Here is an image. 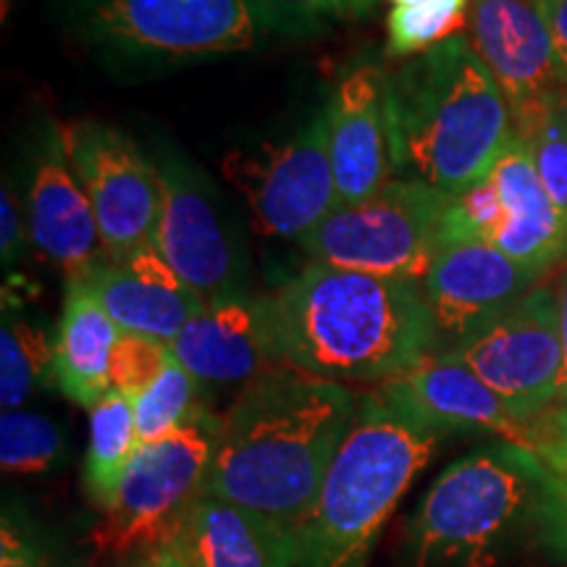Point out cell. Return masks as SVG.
Returning a JSON list of instances; mask_svg holds the SVG:
<instances>
[{
  "label": "cell",
  "instance_id": "6da1fadb",
  "mask_svg": "<svg viewBox=\"0 0 567 567\" xmlns=\"http://www.w3.org/2000/svg\"><path fill=\"white\" fill-rule=\"evenodd\" d=\"M389 567H567V486L528 444H481L425 488Z\"/></svg>",
  "mask_w": 567,
  "mask_h": 567
},
{
  "label": "cell",
  "instance_id": "7a4b0ae2",
  "mask_svg": "<svg viewBox=\"0 0 567 567\" xmlns=\"http://www.w3.org/2000/svg\"><path fill=\"white\" fill-rule=\"evenodd\" d=\"M358 400L350 386L295 368L255 379L221 413L203 494L297 530L350 431Z\"/></svg>",
  "mask_w": 567,
  "mask_h": 567
},
{
  "label": "cell",
  "instance_id": "3957f363",
  "mask_svg": "<svg viewBox=\"0 0 567 567\" xmlns=\"http://www.w3.org/2000/svg\"><path fill=\"white\" fill-rule=\"evenodd\" d=\"M266 305L281 363L344 386H379L444 350L417 281L310 264Z\"/></svg>",
  "mask_w": 567,
  "mask_h": 567
},
{
  "label": "cell",
  "instance_id": "277c9868",
  "mask_svg": "<svg viewBox=\"0 0 567 567\" xmlns=\"http://www.w3.org/2000/svg\"><path fill=\"white\" fill-rule=\"evenodd\" d=\"M394 172L457 195L492 176L513 140L507 97L463 34L389 74Z\"/></svg>",
  "mask_w": 567,
  "mask_h": 567
},
{
  "label": "cell",
  "instance_id": "5b68a950",
  "mask_svg": "<svg viewBox=\"0 0 567 567\" xmlns=\"http://www.w3.org/2000/svg\"><path fill=\"white\" fill-rule=\"evenodd\" d=\"M55 24L111 74L151 76L329 27L284 0H48Z\"/></svg>",
  "mask_w": 567,
  "mask_h": 567
},
{
  "label": "cell",
  "instance_id": "8992f818",
  "mask_svg": "<svg viewBox=\"0 0 567 567\" xmlns=\"http://www.w3.org/2000/svg\"><path fill=\"white\" fill-rule=\"evenodd\" d=\"M442 439L375 389L360 394L350 431L297 528V567H368L381 530Z\"/></svg>",
  "mask_w": 567,
  "mask_h": 567
},
{
  "label": "cell",
  "instance_id": "52a82bcc",
  "mask_svg": "<svg viewBox=\"0 0 567 567\" xmlns=\"http://www.w3.org/2000/svg\"><path fill=\"white\" fill-rule=\"evenodd\" d=\"M446 193L415 179L389 182L371 200L337 208L300 247L313 264L421 284L439 252Z\"/></svg>",
  "mask_w": 567,
  "mask_h": 567
},
{
  "label": "cell",
  "instance_id": "ba28073f",
  "mask_svg": "<svg viewBox=\"0 0 567 567\" xmlns=\"http://www.w3.org/2000/svg\"><path fill=\"white\" fill-rule=\"evenodd\" d=\"M221 415L203 408L158 442L140 444L122 484L95 530L97 547L111 555L153 549L166 542L203 494Z\"/></svg>",
  "mask_w": 567,
  "mask_h": 567
},
{
  "label": "cell",
  "instance_id": "9c48e42d",
  "mask_svg": "<svg viewBox=\"0 0 567 567\" xmlns=\"http://www.w3.org/2000/svg\"><path fill=\"white\" fill-rule=\"evenodd\" d=\"M463 363L505 402L517 423L557 405L565 373L559 305L551 289H534L507 313L452 347Z\"/></svg>",
  "mask_w": 567,
  "mask_h": 567
},
{
  "label": "cell",
  "instance_id": "30bf717a",
  "mask_svg": "<svg viewBox=\"0 0 567 567\" xmlns=\"http://www.w3.org/2000/svg\"><path fill=\"white\" fill-rule=\"evenodd\" d=\"M59 130L63 153L87 195L113 264L155 247L163 200L158 163L109 124L74 122Z\"/></svg>",
  "mask_w": 567,
  "mask_h": 567
},
{
  "label": "cell",
  "instance_id": "8fae6325",
  "mask_svg": "<svg viewBox=\"0 0 567 567\" xmlns=\"http://www.w3.org/2000/svg\"><path fill=\"white\" fill-rule=\"evenodd\" d=\"M226 174L245 193L260 234L300 245L339 208L326 105L295 137L229 155Z\"/></svg>",
  "mask_w": 567,
  "mask_h": 567
},
{
  "label": "cell",
  "instance_id": "7c38bea8",
  "mask_svg": "<svg viewBox=\"0 0 567 567\" xmlns=\"http://www.w3.org/2000/svg\"><path fill=\"white\" fill-rule=\"evenodd\" d=\"M158 172L163 200L155 250L203 302L243 292V255L210 184L179 155L161 158Z\"/></svg>",
  "mask_w": 567,
  "mask_h": 567
},
{
  "label": "cell",
  "instance_id": "4fadbf2b",
  "mask_svg": "<svg viewBox=\"0 0 567 567\" xmlns=\"http://www.w3.org/2000/svg\"><path fill=\"white\" fill-rule=\"evenodd\" d=\"M467 32L505 92L517 134H528L544 113L563 103L567 87L555 45L530 0H471Z\"/></svg>",
  "mask_w": 567,
  "mask_h": 567
},
{
  "label": "cell",
  "instance_id": "5bb4252c",
  "mask_svg": "<svg viewBox=\"0 0 567 567\" xmlns=\"http://www.w3.org/2000/svg\"><path fill=\"white\" fill-rule=\"evenodd\" d=\"M542 276L481 239L439 247L421 287L444 350L507 313Z\"/></svg>",
  "mask_w": 567,
  "mask_h": 567
},
{
  "label": "cell",
  "instance_id": "9a60e30c",
  "mask_svg": "<svg viewBox=\"0 0 567 567\" xmlns=\"http://www.w3.org/2000/svg\"><path fill=\"white\" fill-rule=\"evenodd\" d=\"M168 350L195 375L205 394L229 386L243 392L260 375L287 368L276 350L266 297L245 292L205 302Z\"/></svg>",
  "mask_w": 567,
  "mask_h": 567
},
{
  "label": "cell",
  "instance_id": "2e32d148",
  "mask_svg": "<svg viewBox=\"0 0 567 567\" xmlns=\"http://www.w3.org/2000/svg\"><path fill=\"white\" fill-rule=\"evenodd\" d=\"M386 87L389 74L381 63L360 61L344 71L326 103L339 208L371 200L392 182Z\"/></svg>",
  "mask_w": 567,
  "mask_h": 567
},
{
  "label": "cell",
  "instance_id": "e0dca14e",
  "mask_svg": "<svg viewBox=\"0 0 567 567\" xmlns=\"http://www.w3.org/2000/svg\"><path fill=\"white\" fill-rule=\"evenodd\" d=\"M375 392L436 434H492L526 444V425L467 368L455 352L429 354Z\"/></svg>",
  "mask_w": 567,
  "mask_h": 567
},
{
  "label": "cell",
  "instance_id": "ac0fdd59",
  "mask_svg": "<svg viewBox=\"0 0 567 567\" xmlns=\"http://www.w3.org/2000/svg\"><path fill=\"white\" fill-rule=\"evenodd\" d=\"M27 231L34 250L61 268L66 279H80L111 260L92 205L63 153L59 126H53L34 158L27 195Z\"/></svg>",
  "mask_w": 567,
  "mask_h": 567
},
{
  "label": "cell",
  "instance_id": "d6986e66",
  "mask_svg": "<svg viewBox=\"0 0 567 567\" xmlns=\"http://www.w3.org/2000/svg\"><path fill=\"white\" fill-rule=\"evenodd\" d=\"M166 544L189 567H297V530L218 496L200 494Z\"/></svg>",
  "mask_w": 567,
  "mask_h": 567
},
{
  "label": "cell",
  "instance_id": "ffe728a7",
  "mask_svg": "<svg viewBox=\"0 0 567 567\" xmlns=\"http://www.w3.org/2000/svg\"><path fill=\"white\" fill-rule=\"evenodd\" d=\"M492 179L505 208V221L492 237L496 250L538 274L563 264L567 258V221L538 179L530 145L523 134L515 132L507 142Z\"/></svg>",
  "mask_w": 567,
  "mask_h": 567
},
{
  "label": "cell",
  "instance_id": "44dd1931",
  "mask_svg": "<svg viewBox=\"0 0 567 567\" xmlns=\"http://www.w3.org/2000/svg\"><path fill=\"white\" fill-rule=\"evenodd\" d=\"M122 329L80 279H66L55 329L53 379L63 396L92 410L111 392V358Z\"/></svg>",
  "mask_w": 567,
  "mask_h": 567
},
{
  "label": "cell",
  "instance_id": "7402d4cb",
  "mask_svg": "<svg viewBox=\"0 0 567 567\" xmlns=\"http://www.w3.org/2000/svg\"><path fill=\"white\" fill-rule=\"evenodd\" d=\"M80 281L97 297L118 329L166 344L174 342L189 318L205 305L189 287H163L113 260L92 268L90 274L80 276Z\"/></svg>",
  "mask_w": 567,
  "mask_h": 567
},
{
  "label": "cell",
  "instance_id": "603a6c76",
  "mask_svg": "<svg viewBox=\"0 0 567 567\" xmlns=\"http://www.w3.org/2000/svg\"><path fill=\"white\" fill-rule=\"evenodd\" d=\"M137 450L140 434L132 396L111 389L90 410V439L84 455V492L101 513L111 505Z\"/></svg>",
  "mask_w": 567,
  "mask_h": 567
},
{
  "label": "cell",
  "instance_id": "cb8c5ba5",
  "mask_svg": "<svg viewBox=\"0 0 567 567\" xmlns=\"http://www.w3.org/2000/svg\"><path fill=\"white\" fill-rule=\"evenodd\" d=\"M55 337L24 318H3L0 331V405L21 410L42 386L55 384L53 379Z\"/></svg>",
  "mask_w": 567,
  "mask_h": 567
},
{
  "label": "cell",
  "instance_id": "d4e9b609",
  "mask_svg": "<svg viewBox=\"0 0 567 567\" xmlns=\"http://www.w3.org/2000/svg\"><path fill=\"white\" fill-rule=\"evenodd\" d=\"M66 457L61 425L42 413L6 410L0 417V465L9 476H34L59 467Z\"/></svg>",
  "mask_w": 567,
  "mask_h": 567
},
{
  "label": "cell",
  "instance_id": "484cf974",
  "mask_svg": "<svg viewBox=\"0 0 567 567\" xmlns=\"http://www.w3.org/2000/svg\"><path fill=\"white\" fill-rule=\"evenodd\" d=\"M132 402L140 444L158 442V439L168 436L187 423L195 413H200L203 408H208L203 386L179 360H174V354L166 371L158 375V381L147 392L134 396Z\"/></svg>",
  "mask_w": 567,
  "mask_h": 567
},
{
  "label": "cell",
  "instance_id": "4316f807",
  "mask_svg": "<svg viewBox=\"0 0 567 567\" xmlns=\"http://www.w3.org/2000/svg\"><path fill=\"white\" fill-rule=\"evenodd\" d=\"M471 0H434L421 6H392L386 17V59H413L467 27Z\"/></svg>",
  "mask_w": 567,
  "mask_h": 567
},
{
  "label": "cell",
  "instance_id": "83f0119b",
  "mask_svg": "<svg viewBox=\"0 0 567 567\" xmlns=\"http://www.w3.org/2000/svg\"><path fill=\"white\" fill-rule=\"evenodd\" d=\"M0 567H82V559L19 502L6 499L0 517Z\"/></svg>",
  "mask_w": 567,
  "mask_h": 567
},
{
  "label": "cell",
  "instance_id": "f1b7e54d",
  "mask_svg": "<svg viewBox=\"0 0 567 567\" xmlns=\"http://www.w3.org/2000/svg\"><path fill=\"white\" fill-rule=\"evenodd\" d=\"M505 221L499 193L492 176L473 184L465 193L446 195L442 224H439V247L455 243H492V237Z\"/></svg>",
  "mask_w": 567,
  "mask_h": 567
},
{
  "label": "cell",
  "instance_id": "f546056e",
  "mask_svg": "<svg viewBox=\"0 0 567 567\" xmlns=\"http://www.w3.org/2000/svg\"><path fill=\"white\" fill-rule=\"evenodd\" d=\"M523 137L528 140L536 174L547 189L551 205L567 221V126L563 103L544 113L534 130Z\"/></svg>",
  "mask_w": 567,
  "mask_h": 567
},
{
  "label": "cell",
  "instance_id": "4dcf8cb0",
  "mask_svg": "<svg viewBox=\"0 0 567 567\" xmlns=\"http://www.w3.org/2000/svg\"><path fill=\"white\" fill-rule=\"evenodd\" d=\"M168 363H172V350L166 342L122 331L111 358V384L116 392L134 400L158 381Z\"/></svg>",
  "mask_w": 567,
  "mask_h": 567
},
{
  "label": "cell",
  "instance_id": "1f68e13d",
  "mask_svg": "<svg viewBox=\"0 0 567 567\" xmlns=\"http://www.w3.org/2000/svg\"><path fill=\"white\" fill-rule=\"evenodd\" d=\"M526 444L567 486V405H555L526 425Z\"/></svg>",
  "mask_w": 567,
  "mask_h": 567
},
{
  "label": "cell",
  "instance_id": "d6a6232c",
  "mask_svg": "<svg viewBox=\"0 0 567 567\" xmlns=\"http://www.w3.org/2000/svg\"><path fill=\"white\" fill-rule=\"evenodd\" d=\"M284 3L329 27V21H352L368 17L379 0H284Z\"/></svg>",
  "mask_w": 567,
  "mask_h": 567
},
{
  "label": "cell",
  "instance_id": "836d02e7",
  "mask_svg": "<svg viewBox=\"0 0 567 567\" xmlns=\"http://www.w3.org/2000/svg\"><path fill=\"white\" fill-rule=\"evenodd\" d=\"M24 252V224H21L17 197L11 195L9 184H3V195H0V255H3V266L11 268Z\"/></svg>",
  "mask_w": 567,
  "mask_h": 567
},
{
  "label": "cell",
  "instance_id": "e575fe53",
  "mask_svg": "<svg viewBox=\"0 0 567 567\" xmlns=\"http://www.w3.org/2000/svg\"><path fill=\"white\" fill-rule=\"evenodd\" d=\"M547 24L551 45H555L557 69L567 87V0H530Z\"/></svg>",
  "mask_w": 567,
  "mask_h": 567
},
{
  "label": "cell",
  "instance_id": "d590c367",
  "mask_svg": "<svg viewBox=\"0 0 567 567\" xmlns=\"http://www.w3.org/2000/svg\"><path fill=\"white\" fill-rule=\"evenodd\" d=\"M140 567H189V565L184 563V557L172 547V544L163 542L158 547L145 551Z\"/></svg>",
  "mask_w": 567,
  "mask_h": 567
},
{
  "label": "cell",
  "instance_id": "8d00e7d4",
  "mask_svg": "<svg viewBox=\"0 0 567 567\" xmlns=\"http://www.w3.org/2000/svg\"><path fill=\"white\" fill-rule=\"evenodd\" d=\"M557 305H559V334H563V350H565V373H563V389H559L557 405H567V276L563 287H559Z\"/></svg>",
  "mask_w": 567,
  "mask_h": 567
},
{
  "label": "cell",
  "instance_id": "74e56055",
  "mask_svg": "<svg viewBox=\"0 0 567 567\" xmlns=\"http://www.w3.org/2000/svg\"><path fill=\"white\" fill-rule=\"evenodd\" d=\"M392 6H421V3H434V0H389Z\"/></svg>",
  "mask_w": 567,
  "mask_h": 567
},
{
  "label": "cell",
  "instance_id": "f35d334b",
  "mask_svg": "<svg viewBox=\"0 0 567 567\" xmlns=\"http://www.w3.org/2000/svg\"><path fill=\"white\" fill-rule=\"evenodd\" d=\"M563 113H565V126H567V92H565V101H563Z\"/></svg>",
  "mask_w": 567,
  "mask_h": 567
},
{
  "label": "cell",
  "instance_id": "ab89813d",
  "mask_svg": "<svg viewBox=\"0 0 567 567\" xmlns=\"http://www.w3.org/2000/svg\"><path fill=\"white\" fill-rule=\"evenodd\" d=\"M137 567H140V565H137Z\"/></svg>",
  "mask_w": 567,
  "mask_h": 567
}]
</instances>
